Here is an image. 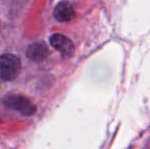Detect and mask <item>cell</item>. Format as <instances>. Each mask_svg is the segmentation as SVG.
Listing matches in <instances>:
<instances>
[{"mask_svg": "<svg viewBox=\"0 0 150 149\" xmlns=\"http://www.w3.org/2000/svg\"><path fill=\"white\" fill-rule=\"evenodd\" d=\"M22 68L21 59L13 54H3L0 56V79L11 81L18 76Z\"/></svg>", "mask_w": 150, "mask_h": 149, "instance_id": "obj_1", "label": "cell"}, {"mask_svg": "<svg viewBox=\"0 0 150 149\" xmlns=\"http://www.w3.org/2000/svg\"><path fill=\"white\" fill-rule=\"evenodd\" d=\"M3 104L6 107L14 109L25 115H32L36 112V106L29 99L21 95L6 96L3 98Z\"/></svg>", "mask_w": 150, "mask_h": 149, "instance_id": "obj_2", "label": "cell"}, {"mask_svg": "<svg viewBox=\"0 0 150 149\" xmlns=\"http://www.w3.org/2000/svg\"><path fill=\"white\" fill-rule=\"evenodd\" d=\"M50 44L53 48H55L57 51L64 57H69L74 54L75 46L73 42L67 37L63 36L61 34H53L50 37Z\"/></svg>", "mask_w": 150, "mask_h": 149, "instance_id": "obj_3", "label": "cell"}, {"mask_svg": "<svg viewBox=\"0 0 150 149\" xmlns=\"http://www.w3.org/2000/svg\"><path fill=\"white\" fill-rule=\"evenodd\" d=\"M53 16L56 20L60 23L69 22L75 16V9L71 2L61 1L55 6L53 11Z\"/></svg>", "mask_w": 150, "mask_h": 149, "instance_id": "obj_4", "label": "cell"}, {"mask_svg": "<svg viewBox=\"0 0 150 149\" xmlns=\"http://www.w3.org/2000/svg\"><path fill=\"white\" fill-rule=\"evenodd\" d=\"M48 55H49V51H48L47 46L41 42H36V43L31 44L27 49L28 58L36 62L43 61L47 58Z\"/></svg>", "mask_w": 150, "mask_h": 149, "instance_id": "obj_5", "label": "cell"}]
</instances>
